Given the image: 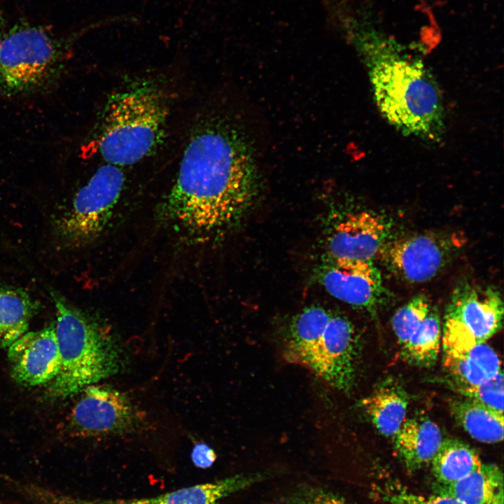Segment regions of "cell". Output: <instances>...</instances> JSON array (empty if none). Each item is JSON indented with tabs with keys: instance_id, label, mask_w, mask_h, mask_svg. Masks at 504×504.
<instances>
[{
	"instance_id": "obj_9",
	"label": "cell",
	"mask_w": 504,
	"mask_h": 504,
	"mask_svg": "<svg viewBox=\"0 0 504 504\" xmlns=\"http://www.w3.org/2000/svg\"><path fill=\"white\" fill-rule=\"evenodd\" d=\"M456 235L424 233L386 241L377 255L396 276L410 283L434 278L460 246Z\"/></svg>"
},
{
	"instance_id": "obj_13",
	"label": "cell",
	"mask_w": 504,
	"mask_h": 504,
	"mask_svg": "<svg viewBox=\"0 0 504 504\" xmlns=\"http://www.w3.org/2000/svg\"><path fill=\"white\" fill-rule=\"evenodd\" d=\"M8 356L18 382L38 386L54 380L60 366L55 326L26 332L8 346Z\"/></svg>"
},
{
	"instance_id": "obj_11",
	"label": "cell",
	"mask_w": 504,
	"mask_h": 504,
	"mask_svg": "<svg viewBox=\"0 0 504 504\" xmlns=\"http://www.w3.org/2000/svg\"><path fill=\"white\" fill-rule=\"evenodd\" d=\"M74 407L73 424L88 435L116 434L129 430L136 422V412L129 399L108 386H87Z\"/></svg>"
},
{
	"instance_id": "obj_1",
	"label": "cell",
	"mask_w": 504,
	"mask_h": 504,
	"mask_svg": "<svg viewBox=\"0 0 504 504\" xmlns=\"http://www.w3.org/2000/svg\"><path fill=\"white\" fill-rule=\"evenodd\" d=\"M252 152L236 131L223 125L200 130L188 142L162 216L189 232L209 233L234 224L258 192Z\"/></svg>"
},
{
	"instance_id": "obj_26",
	"label": "cell",
	"mask_w": 504,
	"mask_h": 504,
	"mask_svg": "<svg viewBox=\"0 0 504 504\" xmlns=\"http://www.w3.org/2000/svg\"><path fill=\"white\" fill-rule=\"evenodd\" d=\"M287 504H349L342 498L326 490L314 488H302L293 495Z\"/></svg>"
},
{
	"instance_id": "obj_5",
	"label": "cell",
	"mask_w": 504,
	"mask_h": 504,
	"mask_svg": "<svg viewBox=\"0 0 504 504\" xmlns=\"http://www.w3.org/2000/svg\"><path fill=\"white\" fill-rule=\"evenodd\" d=\"M50 294L56 309L55 330L60 366L52 384L63 398L113 374L119 354L112 340L58 293Z\"/></svg>"
},
{
	"instance_id": "obj_28",
	"label": "cell",
	"mask_w": 504,
	"mask_h": 504,
	"mask_svg": "<svg viewBox=\"0 0 504 504\" xmlns=\"http://www.w3.org/2000/svg\"><path fill=\"white\" fill-rule=\"evenodd\" d=\"M4 25H5V20L4 18L3 13L0 8V48L1 46V43L5 34L4 32Z\"/></svg>"
},
{
	"instance_id": "obj_23",
	"label": "cell",
	"mask_w": 504,
	"mask_h": 504,
	"mask_svg": "<svg viewBox=\"0 0 504 504\" xmlns=\"http://www.w3.org/2000/svg\"><path fill=\"white\" fill-rule=\"evenodd\" d=\"M433 307L426 295H419L396 310L392 317L391 324L400 347L421 327Z\"/></svg>"
},
{
	"instance_id": "obj_22",
	"label": "cell",
	"mask_w": 504,
	"mask_h": 504,
	"mask_svg": "<svg viewBox=\"0 0 504 504\" xmlns=\"http://www.w3.org/2000/svg\"><path fill=\"white\" fill-rule=\"evenodd\" d=\"M442 345V325L435 307L428 315L421 327L400 347L403 358L416 366L433 365Z\"/></svg>"
},
{
	"instance_id": "obj_10",
	"label": "cell",
	"mask_w": 504,
	"mask_h": 504,
	"mask_svg": "<svg viewBox=\"0 0 504 504\" xmlns=\"http://www.w3.org/2000/svg\"><path fill=\"white\" fill-rule=\"evenodd\" d=\"M316 274L332 296L360 309L374 311L385 293L381 273L373 260L333 258L325 255Z\"/></svg>"
},
{
	"instance_id": "obj_27",
	"label": "cell",
	"mask_w": 504,
	"mask_h": 504,
	"mask_svg": "<svg viewBox=\"0 0 504 504\" xmlns=\"http://www.w3.org/2000/svg\"><path fill=\"white\" fill-rule=\"evenodd\" d=\"M193 463L198 468H206L215 461L216 455L212 448L204 443L195 445L191 452Z\"/></svg>"
},
{
	"instance_id": "obj_8",
	"label": "cell",
	"mask_w": 504,
	"mask_h": 504,
	"mask_svg": "<svg viewBox=\"0 0 504 504\" xmlns=\"http://www.w3.org/2000/svg\"><path fill=\"white\" fill-rule=\"evenodd\" d=\"M503 302L492 287L462 284L453 291L442 327L443 353L486 342L501 328Z\"/></svg>"
},
{
	"instance_id": "obj_7",
	"label": "cell",
	"mask_w": 504,
	"mask_h": 504,
	"mask_svg": "<svg viewBox=\"0 0 504 504\" xmlns=\"http://www.w3.org/2000/svg\"><path fill=\"white\" fill-rule=\"evenodd\" d=\"M121 167L107 163L75 195L71 205L54 222L55 234L67 248L96 240L110 220L125 183Z\"/></svg>"
},
{
	"instance_id": "obj_14",
	"label": "cell",
	"mask_w": 504,
	"mask_h": 504,
	"mask_svg": "<svg viewBox=\"0 0 504 504\" xmlns=\"http://www.w3.org/2000/svg\"><path fill=\"white\" fill-rule=\"evenodd\" d=\"M259 474L238 475L195 484L155 496L134 498L87 499L52 493L50 504H216L221 499L260 480Z\"/></svg>"
},
{
	"instance_id": "obj_4",
	"label": "cell",
	"mask_w": 504,
	"mask_h": 504,
	"mask_svg": "<svg viewBox=\"0 0 504 504\" xmlns=\"http://www.w3.org/2000/svg\"><path fill=\"white\" fill-rule=\"evenodd\" d=\"M286 355L338 390L348 391L353 386L357 335L341 314L315 305L302 310L287 331Z\"/></svg>"
},
{
	"instance_id": "obj_16",
	"label": "cell",
	"mask_w": 504,
	"mask_h": 504,
	"mask_svg": "<svg viewBox=\"0 0 504 504\" xmlns=\"http://www.w3.org/2000/svg\"><path fill=\"white\" fill-rule=\"evenodd\" d=\"M410 398L397 382L386 380L363 399L365 413L379 433L394 437L406 419Z\"/></svg>"
},
{
	"instance_id": "obj_15",
	"label": "cell",
	"mask_w": 504,
	"mask_h": 504,
	"mask_svg": "<svg viewBox=\"0 0 504 504\" xmlns=\"http://www.w3.org/2000/svg\"><path fill=\"white\" fill-rule=\"evenodd\" d=\"M393 438L396 449L409 470L430 463L444 440L439 426L427 417L405 420Z\"/></svg>"
},
{
	"instance_id": "obj_19",
	"label": "cell",
	"mask_w": 504,
	"mask_h": 504,
	"mask_svg": "<svg viewBox=\"0 0 504 504\" xmlns=\"http://www.w3.org/2000/svg\"><path fill=\"white\" fill-rule=\"evenodd\" d=\"M451 414L473 439L484 443H497L503 439V414L470 399H454L449 402Z\"/></svg>"
},
{
	"instance_id": "obj_25",
	"label": "cell",
	"mask_w": 504,
	"mask_h": 504,
	"mask_svg": "<svg viewBox=\"0 0 504 504\" xmlns=\"http://www.w3.org/2000/svg\"><path fill=\"white\" fill-rule=\"evenodd\" d=\"M390 504H463L449 496L437 494L424 496L403 489H396L387 493Z\"/></svg>"
},
{
	"instance_id": "obj_20",
	"label": "cell",
	"mask_w": 504,
	"mask_h": 504,
	"mask_svg": "<svg viewBox=\"0 0 504 504\" xmlns=\"http://www.w3.org/2000/svg\"><path fill=\"white\" fill-rule=\"evenodd\" d=\"M38 303L22 289L0 287V342L8 347L27 332Z\"/></svg>"
},
{
	"instance_id": "obj_6",
	"label": "cell",
	"mask_w": 504,
	"mask_h": 504,
	"mask_svg": "<svg viewBox=\"0 0 504 504\" xmlns=\"http://www.w3.org/2000/svg\"><path fill=\"white\" fill-rule=\"evenodd\" d=\"M64 48L49 29L18 22L5 33L0 48V97L38 92L62 74Z\"/></svg>"
},
{
	"instance_id": "obj_17",
	"label": "cell",
	"mask_w": 504,
	"mask_h": 504,
	"mask_svg": "<svg viewBox=\"0 0 504 504\" xmlns=\"http://www.w3.org/2000/svg\"><path fill=\"white\" fill-rule=\"evenodd\" d=\"M443 363L451 376L450 385L478 384L502 370L498 356L486 342L461 351L444 353Z\"/></svg>"
},
{
	"instance_id": "obj_12",
	"label": "cell",
	"mask_w": 504,
	"mask_h": 504,
	"mask_svg": "<svg viewBox=\"0 0 504 504\" xmlns=\"http://www.w3.org/2000/svg\"><path fill=\"white\" fill-rule=\"evenodd\" d=\"M390 225L382 216L368 211L349 213L331 227L326 255L372 260L387 241Z\"/></svg>"
},
{
	"instance_id": "obj_18",
	"label": "cell",
	"mask_w": 504,
	"mask_h": 504,
	"mask_svg": "<svg viewBox=\"0 0 504 504\" xmlns=\"http://www.w3.org/2000/svg\"><path fill=\"white\" fill-rule=\"evenodd\" d=\"M439 486V494L463 504H503V473L494 464L482 463L463 479Z\"/></svg>"
},
{
	"instance_id": "obj_2",
	"label": "cell",
	"mask_w": 504,
	"mask_h": 504,
	"mask_svg": "<svg viewBox=\"0 0 504 504\" xmlns=\"http://www.w3.org/2000/svg\"><path fill=\"white\" fill-rule=\"evenodd\" d=\"M361 50L382 116L404 134L438 141L444 127L442 97L424 64L385 42L363 43Z\"/></svg>"
},
{
	"instance_id": "obj_21",
	"label": "cell",
	"mask_w": 504,
	"mask_h": 504,
	"mask_svg": "<svg viewBox=\"0 0 504 504\" xmlns=\"http://www.w3.org/2000/svg\"><path fill=\"white\" fill-rule=\"evenodd\" d=\"M482 463L477 452L468 444L446 438L431 461L432 472L440 485H447L477 470Z\"/></svg>"
},
{
	"instance_id": "obj_3",
	"label": "cell",
	"mask_w": 504,
	"mask_h": 504,
	"mask_svg": "<svg viewBox=\"0 0 504 504\" xmlns=\"http://www.w3.org/2000/svg\"><path fill=\"white\" fill-rule=\"evenodd\" d=\"M167 114L162 91L150 81L112 94L103 111L98 151L107 163L121 167L138 162L161 140Z\"/></svg>"
},
{
	"instance_id": "obj_24",
	"label": "cell",
	"mask_w": 504,
	"mask_h": 504,
	"mask_svg": "<svg viewBox=\"0 0 504 504\" xmlns=\"http://www.w3.org/2000/svg\"><path fill=\"white\" fill-rule=\"evenodd\" d=\"M464 398L503 414L504 377L503 370L475 385H451Z\"/></svg>"
}]
</instances>
